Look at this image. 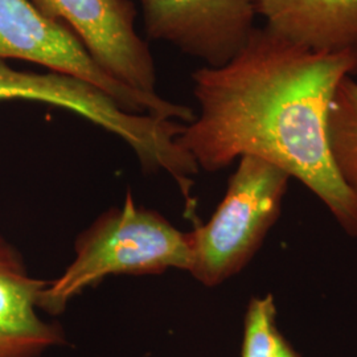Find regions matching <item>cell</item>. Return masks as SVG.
I'll return each mask as SVG.
<instances>
[{"instance_id": "cell-1", "label": "cell", "mask_w": 357, "mask_h": 357, "mask_svg": "<svg viewBox=\"0 0 357 357\" xmlns=\"http://www.w3.org/2000/svg\"><path fill=\"white\" fill-rule=\"evenodd\" d=\"M355 75L357 50L311 51L255 26L227 64L192 73L200 112L178 143L208 172L243 156L280 167L357 237V197L335 169L327 135L335 91Z\"/></svg>"}, {"instance_id": "cell-2", "label": "cell", "mask_w": 357, "mask_h": 357, "mask_svg": "<svg viewBox=\"0 0 357 357\" xmlns=\"http://www.w3.org/2000/svg\"><path fill=\"white\" fill-rule=\"evenodd\" d=\"M75 250L61 277L48 282L40 294L38 308L51 315L64 312L76 295L109 275L188 271L191 266L187 233L158 212L138 206L131 193L123 206L103 213L77 238Z\"/></svg>"}, {"instance_id": "cell-3", "label": "cell", "mask_w": 357, "mask_h": 357, "mask_svg": "<svg viewBox=\"0 0 357 357\" xmlns=\"http://www.w3.org/2000/svg\"><path fill=\"white\" fill-rule=\"evenodd\" d=\"M32 101L61 107L126 142L146 171H165L180 190L197 166L178 143L184 125L125 110L103 90L75 76L16 70L0 60V101Z\"/></svg>"}, {"instance_id": "cell-4", "label": "cell", "mask_w": 357, "mask_h": 357, "mask_svg": "<svg viewBox=\"0 0 357 357\" xmlns=\"http://www.w3.org/2000/svg\"><path fill=\"white\" fill-rule=\"evenodd\" d=\"M290 178L280 167L259 158L238 159L213 216L187 233L188 271L196 281L215 287L250 262L281 215Z\"/></svg>"}, {"instance_id": "cell-5", "label": "cell", "mask_w": 357, "mask_h": 357, "mask_svg": "<svg viewBox=\"0 0 357 357\" xmlns=\"http://www.w3.org/2000/svg\"><path fill=\"white\" fill-rule=\"evenodd\" d=\"M6 59L26 60L88 81L130 113L187 123L195 118L188 106L118 82L96 63L68 26L44 16L29 0H0V60Z\"/></svg>"}, {"instance_id": "cell-6", "label": "cell", "mask_w": 357, "mask_h": 357, "mask_svg": "<svg viewBox=\"0 0 357 357\" xmlns=\"http://www.w3.org/2000/svg\"><path fill=\"white\" fill-rule=\"evenodd\" d=\"M40 13L68 26L103 70L131 89L156 96V68L137 31L131 0H29Z\"/></svg>"}, {"instance_id": "cell-7", "label": "cell", "mask_w": 357, "mask_h": 357, "mask_svg": "<svg viewBox=\"0 0 357 357\" xmlns=\"http://www.w3.org/2000/svg\"><path fill=\"white\" fill-rule=\"evenodd\" d=\"M146 32L216 68L227 64L255 31V0H139Z\"/></svg>"}, {"instance_id": "cell-8", "label": "cell", "mask_w": 357, "mask_h": 357, "mask_svg": "<svg viewBox=\"0 0 357 357\" xmlns=\"http://www.w3.org/2000/svg\"><path fill=\"white\" fill-rule=\"evenodd\" d=\"M47 284L29 275L23 258L0 237V357H38L63 343V331L38 317Z\"/></svg>"}, {"instance_id": "cell-9", "label": "cell", "mask_w": 357, "mask_h": 357, "mask_svg": "<svg viewBox=\"0 0 357 357\" xmlns=\"http://www.w3.org/2000/svg\"><path fill=\"white\" fill-rule=\"evenodd\" d=\"M278 36L317 52L357 50V0H255Z\"/></svg>"}, {"instance_id": "cell-10", "label": "cell", "mask_w": 357, "mask_h": 357, "mask_svg": "<svg viewBox=\"0 0 357 357\" xmlns=\"http://www.w3.org/2000/svg\"><path fill=\"white\" fill-rule=\"evenodd\" d=\"M327 135L335 169L357 197V81L345 77L332 100Z\"/></svg>"}, {"instance_id": "cell-11", "label": "cell", "mask_w": 357, "mask_h": 357, "mask_svg": "<svg viewBox=\"0 0 357 357\" xmlns=\"http://www.w3.org/2000/svg\"><path fill=\"white\" fill-rule=\"evenodd\" d=\"M281 337L274 296L253 298L243 321L241 357H273Z\"/></svg>"}, {"instance_id": "cell-12", "label": "cell", "mask_w": 357, "mask_h": 357, "mask_svg": "<svg viewBox=\"0 0 357 357\" xmlns=\"http://www.w3.org/2000/svg\"><path fill=\"white\" fill-rule=\"evenodd\" d=\"M273 357H301L298 354H296V351L294 349L293 347L290 345V343L284 339V336L282 335L281 340H280V343L277 345V348H275V352H274V355Z\"/></svg>"}]
</instances>
